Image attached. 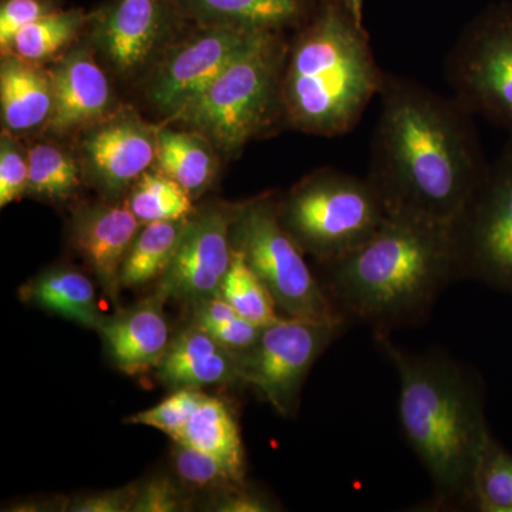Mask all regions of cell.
Masks as SVG:
<instances>
[{"label":"cell","mask_w":512,"mask_h":512,"mask_svg":"<svg viewBox=\"0 0 512 512\" xmlns=\"http://www.w3.org/2000/svg\"><path fill=\"white\" fill-rule=\"evenodd\" d=\"M379 97L366 177L387 217L453 227L488 167L473 114L390 73Z\"/></svg>","instance_id":"obj_1"},{"label":"cell","mask_w":512,"mask_h":512,"mask_svg":"<svg viewBox=\"0 0 512 512\" xmlns=\"http://www.w3.org/2000/svg\"><path fill=\"white\" fill-rule=\"evenodd\" d=\"M373 336L399 376L404 437L433 484L426 510H474L478 464L493 437L483 380L440 350L407 352L386 333Z\"/></svg>","instance_id":"obj_2"},{"label":"cell","mask_w":512,"mask_h":512,"mask_svg":"<svg viewBox=\"0 0 512 512\" xmlns=\"http://www.w3.org/2000/svg\"><path fill=\"white\" fill-rule=\"evenodd\" d=\"M336 311L375 333L417 326L458 281L451 228L387 217L355 251L319 262Z\"/></svg>","instance_id":"obj_3"},{"label":"cell","mask_w":512,"mask_h":512,"mask_svg":"<svg viewBox=\"0 0 512 512\" xmlns=\"http://www.w3.org/2000/svg\"><path fill=\"white\" fill-rule=\"evenodd\" d=\"M384 77L369 33L345 0H316L288 40L281 89L285 126L313 136H345L379 96Z\"/></svg>","instance_id":"obj_4"},{"label":"cell","mask_w":512,"mask_h":512,"mask_svg":"<svg viewBox=\"0 0 512 512\" xmlns=\"http://www.w3.org/2000/svg\"><path fill=\"white\" fill-rule=\"evenodd\" d=\"M285 32H264L185 109L171 117L235 156L249 141L285 124Z\"/></svg>","instance_id":"obj_5"},{"label":"cell","mask_w":512,"mask_h":512,"mask_svg":"<svg viewBox=\"0 0 512 512\" xmlns=\"http://www.w3.org/2000/svg\"><path fill=\"white\" fill-rule=\"evenodd\" d=\"M279 220L316 262L355 251L373 237L387 214L369 178L322 168L278 200Z\"/></svg>","instance_id":"obj_6"},{"label":"cell","mask_w":512,"mask_h":512,"mask_svg":"<svg viewBox=\"0 0 512 512\" xmlns=\"http://www.w3.org/2000/svg\"><path fill=\"white\" fill-rule=\"evenodd\" d=\"M229 238L232 251L264 282L284 316L346 320L313 274L305 252L279 220L278 198L261 195L238 204Z\"/></svg>","instance_id":"obj_7"},{"label":"cell","mask_w":512,"mask_h":512,"mask_svg":"<svg viewBox=\"0 0 512 512\" xmlns=\"http://www.w3.org/2000/svg\"><path fill=\"white\" fill-rule=\"evenodd\" d=\"M453 97L512 138V5L485 9L464 28L444 62Z\"/></svg>","instance_id":"obj_8"},{"label":"cell","mask_w":512,"mask_h":512,"mask_svg":"<svg viewBox=\"0 0 512 512\" xmlns=\"http://www.w3.org/2000/svg\"><path fill=\"white\" fill-rule=\"evenodd\" d=\"M458 281L512 296V138L451 227Z\"/></svg>","instance_id":"obj_9"},{"label":"cell","mask_w":512,"mask_h":512,"mask_svg":"<svg viewBox=\"0 0 512 512\" xmlns=\"http://www.w3.org/2000/svg\"><path fill=\"white\" fill-rule=\"evenodd\" d=\"M349 325L346 320L282 315L264 326L255 345L238 356L242 383L261 394L282 417L295 416L312 366Z\"/></svg>","instance_id":"obj_10"},{"label":"cell","mask_w":512,"mask_h":512,"mask_svg":"<svg viewBox=\"0 0 512 512\" xmlns=\"http://www.w3.org/2000/svg\"><path fill=\"white\" fill-rule=\"evenodd\" d=\"M264 32L231 26L195 25L190 35L171 42L147 87L151 104L167 117L185 109Z\"/></svg>","instance_id":"obj_11"},{"label":"cell","mask_w":512,"mask_h":512,"mask_svg":"<svg viewBox=\"0 0 512 512\" xmlns=\"http://www.w3.org/2000/svg\"><path fill=\"white\" fill-rule=\"evenodd\" d=\"M238 204L208 202L192 212L171 265L157 281L156 292L168 301L194 305L220 295L232 261V221Z\"/></svg>","instance_id":"obj_12"},{"label":"cell","mask_w":512,"mask_h":512,"mask_svg":"<svg viewBox=\"0 0 512 512\" xmlns=\"http://www.w3.org/2000/svg\"><path fill=\"white\" fill-rule=\"evenodd\" d=\"M187 22L174 0H109L89 13V42L121 77L137 76Z\"/></svg>","instance_id":"obj_13"},{"label":"cell","mask_w":512,"mask_h":512,"mask_svg":"<svg viewBox=\"0 0 512 512\" xmlns=\"http://www.w3.org/2000/svg\"><path fill=\"white\" fill-rule=\"evenodd\" d=\"M157 133V127L130 107L113 111L83 130L84 173L100 191L117 200L156 163Z\"/></svg>","instance_id":"obj_14"},{"label":"cell","mask_w":512,"mask_h":512,"mask_svg":"<svg viewBox=\"0 0 512 512\" xmlns=\"http://www.w3.org/2000/svg\"><path fill=\"white\" fill-rule=\"evenodd\" d=\"M128 201L84 205L74 212L70 241L96 276L101 289L116 302L121 291V268L141 229Z\"/></svg>","instance_id":"obj_15"},{"label":"cell","mask_w":512,"mask_h":512,"mask_svg":"<svg viewBox=\"0 0 512 512\" xmlns=\"http://www.w3.org/2000/svg\"><path fill=\"white\" fill-rule=\"evenodd\" d=\"M90 46V42L76 45L50 70L53 111L46 127L49 133L63 136L83 131L111 113L110 82Z\"/></svg>","instance_id":"obj_16"},{"label":"cell","mask_w":512,"mask_h":512,"mask_svg":"<svg viewBox=\"0 0 512 512\" xmlns=\"http://www.w3.org/2000/svg\"><path fill=\"white\" fill-rule=\"evenodd\" d=\"M165 302L156 292L137 305L101 320L97 332L121 372L138 375L156 369L171 340L164 315Z\"/></svg>","instance_id":"obj_17"},{"label":"cell","mask_w":512,"mask_h":512,"mask_svg":"<svg viewBox=\"0 0 512 512\" xmlns=\"http://www.w3.org/2000/svg\"><path fill=\"white\" fill-rule=\"evenodd\" d=\"M156 370L171 390L242 383L238 356L192 323L170 340Z\"/></svg>","instance_id":"obj_18"},{"label":"cell","mask_w":512,"mask_h":512,"mask_svg":"<svg viewBox=\"0 0 512 512\" xmlns=\"http://www.w3.org/2000/svg\"><path fill=\"white\" fill-rule=\"evenodd\" d=\"M0 111L3 131L18 137L42 130L53 111L50 72L40 64L3 53L0 63Z\"/></svg>","instance_id":"obj_19"},{"label":"cell","mask_w":512,"mask_h":512,"mask_svg":"<svg viewBox=\"0 0 512 512\" xmlns=\"http://www.w3.org/2000/svg\"><path fill=\"white\" fill-rule=\"evenodd\" d=\"M194 25L252 30H295L311 16L316 0H174Z\"/></svg>","instance_id":"obj_20"},{"label":"cell","mask_w":512,"mask_h":512,"mask_svg":"<svg viewBox=\"0 0 512 512\" xmlns=\"http://www.w3.org/2000/svg\"><path fill=\"white\" fill-rule=\"evenodd\" d=\"M20 299L60 318L97 330L104 315L89 276L70 266H55L20 288Z\"/></svg>","instance_id":"obj_21"},{"label":"cell","mask_w":512,"mask_h":512,"mask_svg":"<svg viewBox=\"0 0 512 512\" xmlns=\"http://www.w3.org/2000/svg\"><path fill=\"white\" fill-rule=\"evenodd\" d=\"M217 148L197 131L158 128L157 170L173 178L190 194L201 197L218 173Z\"/></svg>","instance_id":"obj_22"},{"label":"cell","mask_w":512,"mask_h":512,"mask_svg":"<svg viewBox=\"0 0 512 512\" xmlns=\"http://www.w3.org/2000/svg\"><path fill=\"white\" fill-rule=\"evenodd\" d=\"M175 443L187 444L227 464L237 476L247 477L245 448L234 413L218 397L205 394Z\"/></svg>","instance_id":"obj_23"},{"label":"cell","mask_w":512,"mask_h":512,"mask_svg":"<svg viewBox=\"0 0 512 512\" xmlns=\"http://www.w3.org/2000/svg\"><path fill=\"white\" fill-rule=\"evenodd\" d=\"M187 220L157 221L143 225L121 268V288L147 285L164 275L173 262Z\"/></svg>","instance_id":"obj_24"},{"label":"cell","mask_w":512,"mask_h":512,"mask_svg":"<svg viewBox=\"0 0 512 512\" xmlns=\"http://www.w3.org/2000/svg\"><path fill=\"white\" fill-rule=\"evenodd\" d=\"M87 23L89 13L82 9L56 10L20 30L6 52L32 63L46 62L72 46Z\"/></svg>","instance_id":"obj_25"},{"label":"cell","mask_w":512,"mask_h":512,"mask_svg":"<svg viewBox=\"0 0 512 512\" xmlns=\"http://www.w3.org/2000/svg\"><path fill=\"white\" fill-rule=\"evenodd\" d=\"M28 154V195L43 201L63 202L79 190L82 167L64 148L53 143H36Z\"/></svg>","instance_id":"obj_26"},{"label":"cell","mask_w":512,"mask_h":512,"mask_svg":"<svg viewBox=\"0 0 512 512\" xmlns=\"http://www.w3.org/2000/svg\"><path fill=\"white\" fill-rule=\"evenodd\" d=\"M128 205L141 224L187 220L195 211L192 198L180 184L161 171L148 170L131 187Z\"/></svg>","instance_id":"obj_27"},{"label":"cell","mask_w":512,"mask_h":512,"mask_svg":"<svg viewBox=\"0 0 512 512\" xmlns=\"http://www.w3.org/2000/svg\"><path fill=\"white\" fill-rule=\"evenodd\" d=\"M220 296L239 315L258 326L269 325L282 316L279 315L278 305L266 289L264 282L234 251H232L231 266L222 282Z\"/></svg>","instance_id":"obj_28"},{"label":"cell","mask_w":512,"mask_h":512,"mask_svg":"<svg viewBox=\"0 0 512 512\" xmlns=\"http://www.w3.org/2000/svg\"><path fill=\"white\" fill-rule=\"evenodd\" d=\"M191 311L192 325L205 330L237 356L255 345L264 328L239 315L220 295L194 303L191 305Z\"/></svg>","instance_id":"obj_29"},{"label":"cell","mask_w":512,"mask_h":512,"mask_svg":"<svg viewBox=\"0 0 512 512\" xmlns=\"http://www.w3.org/2000/svg\"><path fill=\"white\" fill-rule=\"evenodd\" d=\"M171 464L175 477L191 493H205L214 497L247 484V480L237 476L227 464L187 444L174 441Z\"/></svg>","instance_id":"obj_30"},{"label":"cell","mask_w":512,"mask_h":512,"mask_svg":"<svg viewBox=\"0 0 512 512\" xmlns=\"http://www.w3.org/2000/svg\"><path fill=\"white\" fill-rule=\"evenodd\" d=\"M474 494V511L512 512V454L494 436L478 464Z\"/></svg>","instance_id":"obj_31"},{"label":"cell","mask_w":512,"mask_h":512,"mask_svg":"<svg viewBox=\"0 0 512 512\" xmlns=\"http://www.w3.org/2000/svg\"><path fill=\"white\" fill-rule=\"evenodd\" d=\"M205 394L200 389H178L151 409L127 417L124 423L160 430L175 441L191 419Z\"/></svg>","instance_id":"obj_32"},{"label":"cell","mask_w":512,"mask_h":512,"mask_svg":"<svg viewBox=\"0 0 512 512\" xmlns=\"http://www.w3.org/2000/svg\"><path fill=\"white\" fill-rule=\"evenodd\" d=\"M29 154L12 134L3 131L0 141V207L28 195Z\"/></svg>","instance_id":"obj_33"},{"label":"cell","mask_w":512,"mask_h":512,"mask_svg":"<svg viewBox=\"0 0 512 512\" xmlns=\"http://www.w3.org/2000/svg\"><path fill=\"white\" fill-rule=\"evenodd\" d=\"M191 491L180 481L168 476H156L138 484L133 512H183L192 507Z\"/></svg>","instance_id":"obj_34"},{"label":"cell","mask_w":512,"mask_h":512,"mask_svg":"<svg viewBox=\"0 0 512 512\" xmlns=\"http://www.w3.org/2000/svg\"><path fill=\"white\" fill-rule=\"evenodd\" d=\"M59 9H62L60 0H2L0 3L2 52L9 49L10 43L20 30Z\"/></svg>","instance_id":"obj_35"},{"label":"cell","mask_w":512,"mask_h":512,"mask_svg":"<svg viewBox=\"0 0 512 512\" xmlns=\"http://www.w3.org/2000/svg\"><path fill=\"white\" fill-rule=\"evenodd\" d=\"M138 495V484L116 490L100 491L67 501L66 511L72 512H133Z\"/></svg>","instance_id":"obj_36"},{"label":"cell","mask_w":512,"mask_h":512,"mask_svg":"<svg viewBox=\"0 0 512 512\" xmlns=\"http://www.w3.org/2000/svg\"><path fill=\"white\" fill-rule=\"evenodd\" d=\"M211 507L212 511L220 512H266L276 510L269 497L251 490L248 484L239 485L234 490L214 495Z\"/></svg>","instance_id":"obj_37"},{"label":"cell","mask_w":512,"mask_h":512,"mask_svg":"<svg viewBox=\"0 0 512 512\" xmlns=\"http://www.w3.org/2000/svg\"><path fill=\"white\" fill-rule=\"evenodd\" d=\"M346 5L349 6V9L352 10L355 18L359 20L360 23H363V8H365V0H345Z\"/></svg>","instance_id":"obj_38"}]
</instances>
